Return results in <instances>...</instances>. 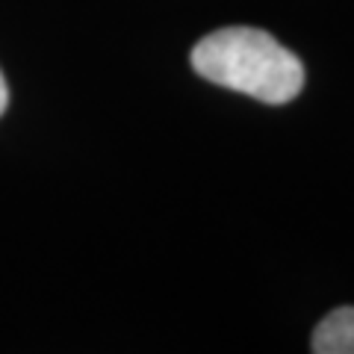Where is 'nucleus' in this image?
<instances>
[{"label": "nucleus", "mask_w": 354, "mask_h": 354, "mask_svg": "<svg viewBox=\"0 0 354 354\" xmlns=\"http://www.w3.org/2000/svg\"><path fill=\"white\" fill-rule=\"evenodd\" d=\"M192 68L209 83L272 106L290 104L304 88L301 59L254 27H225L204 36L192 48Z\"/></svg>", "instance_id": "1"}, {"label": "nucleus", "mask_w": 354, "mask_h": 354, "mask_svg": "<svg viewBox=\"0 0 354 354\" xmlns=\"http://www.w3.org/2000/svg\"><path fill=\"white\" fill-rule=\"evenodd\" d=\"M310 348L316 354H354V307H337L316 325Z\"/></svg>", "instance_id": "2"}, {"label": "nucleus", "mask_w": 354, "mask_h": 354, "mask_svg": "<svg viewBox=\"0 0 354 354\" xmlns=\"http://www.w3.org/2000/svg\"><path fill=\"white\" fill-rule=\"evenodd\" d=\"M6 104H9V86H6L3 71H0V115L6 113Z\"/></svg>", "instance_id": "3"}]
</instances>
